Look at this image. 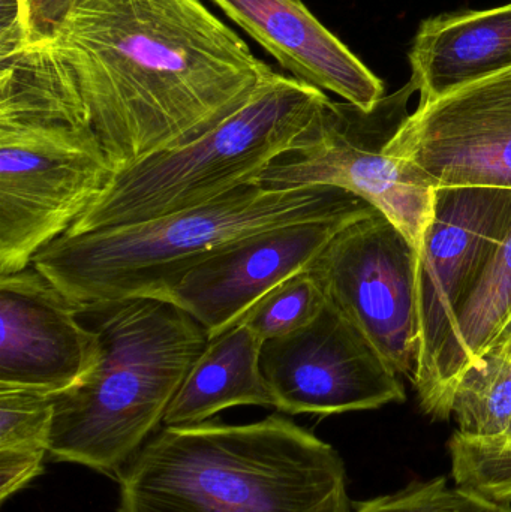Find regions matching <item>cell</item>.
<instances>
[{
	"instance_id": "1",
	"label": "cell",
	"mask_w": 511,
	"mask_h": 512,
	"mask_svg": "<svg viewBox=\"0 0 511 512\" xmlns=\"http://www.w3.org/2000/svg\"><path fill=\"white\" fill-rule=\"evenodd\" d=\"M47 42L116 173L203 137L275 72L200 0H63Z\"/></svg>"
},
{
	"instance_id": "2",
	"label": "cell",
	"mask_w": 511,
	"mask_h": 512,
	"mask_svg": "<svg viewBox=\"0 0 511 512\" xmlns=\"http://www.w3.org/2000/svg\"><path fill=\"white\" fill-rule=\"evenodd\" d=\"M120 477L117 512H350L332 445L282 415L165 426Z\"/></svg>"
},
{
	"instance_id": "3",
	"label": "cell",
	"mask_w": 511,
	"mask_h": 512,
	"mask_svg": "<svg viewBox=\"0 0 511 512\" xmlns=\"http://www.w3.org/2000/svg\"><path fill=\"white\" fill-rule=\"evenodd\" d=\"M78 315L95 334V357L74 385L51 394L48 457L119 475L164 423L209 334L156 298L80 304Z\"/></svg>"
},
{
	"instance_id": "4",
	"label": "cell",
	"mask_w": 511,
	"mask_h": 512,
	"mask_svg": "<svg viewBox=\"0 0 511 512\" xmlns=\"http://www.w3.org/2000/svg\"><path fill=\"white\" fill-rule=\"evenodd\" d=\"M374 209L327 186L272 191L257 183L152 221L65 234L32 265L80 304L165 295L201 261L243 237Z\"/></svg>"
},
{
	"instance_id": "5",
	"label": "cell",
	"mask_w": 511,
	"mask_h": 512,
	"mask_svg": "<svg viewBox=\"0 0 511 512\" xmlns=\"http://www.w3.org/2000/svg\"><path fill=\"white\" fill-rule=\"evenodd\" d=\"M329 102L323 90L273 72L239 110L203 137L117 171L66 234L152 221L257 182Z\"/></svg>"
},
{
	"instance_id": "6",
	"label": "cell",
	"mask_w": 511,
	"mask_h": 512,
	"mask_svg": "<svg viewBox=\"0 0 511 512\" xmlns=\"http://www.w3.org/2000/svg\"><path fill=\"white\" fill-rule=\"evenodd\" d=\"M413 84L383 99L371 113L330 101L314 125L257 179L272 191L327 186L341 189L386 216L417 256L434 218L435 188L386 146L407 119Z\"/></svg>"
},
{
	"instance_id": "7",
	"label": "cell",
	"mask_w": 511,
	"mask_h": 512,
	"mask_svg": "<svg viewBox=\"0 0 511 512\" xmlns=\"http://www.w3.org/2000/svg\"><path fill=\"white\" fill-rule=\"evenodd\" d=\"M114 174L92 125L0 122V276L65 236Z\"/></svg>"
},
{
	"instance_id": "8",
	"label": "cell",
	"mask_w": 511,
	"mask_h": 512,
	"mask_svg": "<svg viewBox=\"0 0 511 512\" xmlns=\"http://www.w3.org/2000/svg\"><path fill=\"white\" fill-rule=\"evenodd\" d=\"M327 301L347 316L398 375L419 357L417 254L380 212L345 227L309 265Z\"/></svg>"
},
{
	"instance_id": "9",
	"label": "cell",
	"mask_w": 511,
	"mask_h": 512,
	"mask_svg": "<svg viewBox=\"0 0 511 512\" xmlns=\"http://www.w3.org/2000/svg\"><path fill=\"white\" fill-rule=\"evenodd\" d=\"M511 227V189L435 188L434 218L417 256V396L431 382L462 304Z\"/></svg>"
},
{
	"instance_id": "10",
	"label": "cell",
	"mask_w": 511,
	"mask_h": 512,
	"mask_svg": "<svg viewBox=\"0 0 511 512\" xmlns=\"http://www.w3.org/2000/svg\"><path fill=\"white\" fill-rule=\"evenodd\" d=\"M261 370L275 408L290 415L372 411L407 399L398 373L329 301L302 330L264 342Z\"/></svg>"
},
{
	"instance_id": "11",
	"label": "cell",
	"mask_w": 511,
	"mask_h": 512,
	"mask_svg": "<svg viewBox=\"0 0 511 512\" xmlns=\"http://www.w3.org/2000/svg\"><path fill=\"white\" fill-rule=\"evenodd\" d=\"M386 153L434 188L511 189V68L419 104Z\"/></svg>"
},
{
	"instance_id": "12",
	"label": "cell",
	"mask_w": 511,
	"mask_h": 512,
	"mask_svg": "<svg viewBox=\"0 0 511 512\" xmlns=\"http://www.w3.org/2000/svg\"><path fill=\"white\" fill-rule=\"evenodd\" d=\"M374 212L297 222L243 237L195 265L164 301L189 313L212 339L279 283L308 270L345 227Z\"/></svg>"
},
{
	"instance_id": "13",
	"label": "cell",
	"mask_w": 511,
	"mask_h": 512,
	"mask_svg": "<svg viewBox=\"0 0 511 512\" xmlns=\"http://www.w3.org/2000/svg\"><path fill=\"white\" fill-rule=\"evenodd\" d=\"M80 303L38 268L0 276V388L56 394L74 385L95 357V334Z\"/></svg>"
},
{
	"instance_id": "14",
	"label": "cell",
	"mask_w": 511,
	"mask_h": 512,
	"mask_svg": "<svg viewBox=\"0 0 511 512\" xmlns=\"http://www.w3.org/2000/svg\"><path fill=\"white\" fill-rule=\"evenodd\" d=\"M293 78L371 113L384 86L302 0H212Z\"/></svg>"
},
{
	"instance_id": "15",
	"label": "cell",
	"mask_w": 511,
	"mask_h": 512,
	"mask_svg": "<svg viewBox=\"0 0 511 512\" xmlns=\"http://www.w3.org/2000/svg\"><path fill=\"white\" fill-rule=\"evenodd\" d=\"M420 104L511 68V3L444 14L420 26L410 51Z\"/></svg>"
},
{
	"instance_id": "16",
	"label": "cell",
	"mask_w": 511,
	"mask_h": 512,
	"mask_svg": "<svg viewBox=\"0 0 511 512\" xmlns=\"http://www.w3.org/2000/svg\"><path fill=\"white\" fill-rule=\"evenodd\" d=\"M261 340L243 324L207 342L165 414V426L200 424L234 406L275 408L261 370Z\"/></svg>"
},
{
	"instance_id": "17",
	"label": "cell",
	"mask_w": 511,
	"mask_h": 512,
	"mask_svg": "<svg viewBox=\"0 0 511 512\" xmlns=\"http://www.w3.org/2000/svg\"><path fill=\"white\" fill-rule=\"evenodd\" d=\"M510 321L511 227L462 304L431 382L417 396L426 415L434 420L452 417L453 391L462 373L491 348Z\"/></svg>"
},
{
	"instance_id": "18",
	"label": "cell",
	"mask_w": 511,
	"mask_h": 512,
	"mask_svg": "<svg viewBox=\"0 0 511 512\" xmlns=\"http://www.w3.org/2000/svg\"><path fill=\"white\" fill-rule=\"evenodd\" d=\"M458 432L474 438H501L511 427V360L494 351L467 367L452 397Z\"/></svg>"
},
{
	"instance_id": "19",
	"label": "cell",
	"mask_w": 511,
	"mask_h": 512,
	"mask_svg": "<svg viewBox=\"0 0 511 512\" xmlns=\"http://www.w3.org/2000/svg\"><path fill=\"white\" fill-rule=\"evenodd\" d=\"M326 304V294L311 271H300L267 292L236 324L246 325L267 342L302 330Z\"/></svg>"
},
{
	"instance_id": "20",
	"label": "cell",
	"mask_w": 511,
	"mask_h": 512,
	"mask_svg": "<svg viewBox=\"0 0 511 512\" xmlns=\"http://www.w3.org/2000/svg\"><path fill=\"white\" fill-rule=\"evenodd\" d=\"M449 453L455 486L495 504L511 505V436L474 438L455 432Z\"/></svg>"
},
{
	"instance_id": "21",
	"label": "cell",
	"mask_w": 511,
	"mask_h": 512,
	"mask_svg": "<svg viewBox=\"0 0 511 512\" xmlns=\"http://www.w3.org/2000/svg\"><path fill=\"white\" fill-rule=\"evenodd\" d=\"M350 512H511V505L495 504L461 487H450L446 478L437 477L360 502Z\"/></svg>"
},
{
	"instance_id": "22",
	"label": "cell",
	"mask_w": 511,
	"mask_h": 512,
	"mask_svg": "<svg viewBox=\"0 0 511 512\" xmlns=\"http://www.w3.org/2000/svg\"><path fill=\"white\" fill-rule=\"evenodd\" d=\"M53 420L51 394L0 388V448L50 453Z\"/></svg>"
},
{
	"instance_id": "23",
	"label": "cell",
	"mask_w": 511,
	"mask_h": 512,
	"mask_svg": "<svg viewBox=\"0 0 511 512\" xmlns=\"http://www.w3.org/2000/svg\"><path fill=\"white\" fill-rule=\"evenodd\" d=\"M48 451L0 448V502L29 486L44 472Z\"/></svg>"
},
{
	"instance_id": "24",
	"label": "cell",
	"mask_w": 511,
	"mask_h": 512,
	"mask_svg": "<svg viewBox=\"0 0 511 512\" xmlns=\"http://www.w3.org/2000/svg\"><path fill=\"white\" fill-rule=\"evenodd\" d=\"M63 0H20L21 14L30 44L47 41Z\"/></svg>"
},
{
	"instance_id": "25",
	"label": "cell",
	"mask_w": 511,
	"mask_h": 512,
	"mask_svg": "<svg viewBox=\"0 0 511 512\" xmlns=\"http://www.w3.org/2000/svg\"><path fill=\"white\" fill-rule=\"evenodd\" d=\"M488 351L497 352V354L504 355V357L510 358L511 360V321L506 325V328L501 331L500 336L495 339V342L492 343Z\"/></svg>"
},
{
	"instance_id": "26",
	"label": "cell",
	"mask_w": 511,
	"mask_h": 512,
	"mask_svg": "<svg viewBox=\"0 0 511 512\" xmlns=\"http://www.w3.org/2000/svg\"><path fill=\"white\" fill-rule=\"evenodd\" d=\"M507 436H511V427H510L509 433H507Z\"/></svg>"
}]
</instances>
